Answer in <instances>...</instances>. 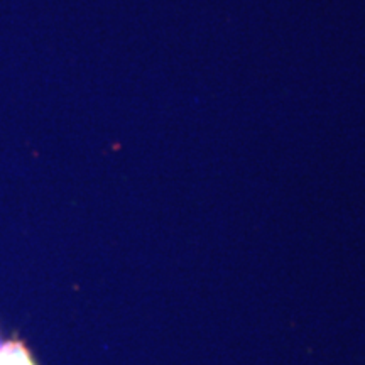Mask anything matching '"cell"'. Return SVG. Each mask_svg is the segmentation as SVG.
Here are the masks:
<instances>
[{
    "instance_id": "cell-1",
    "label": "cell",
    "mask_w": 365,
    "mask_h": 365,
    "mask_svg": "<svg viewBox=\"0 0 365 365\" xmlns=\"http://www.w3.org/2000/svg\"><path fill=\"white\" fill-rule=\"evenodd\" d=\"M0 365H38L24 341L9 340L4 341L0 349Z\"/></svg>"
},
{
    "instance_id": "cell-2",
    "label": "cell",
    "mask_w": 365,
    "mask_h": 365,
    "mask_svg": "<svg viewBox=\"0 0 365 365\" xmlns=\"http://www.w3.org/2000/svg\"><path fill=\"white\" fill-rule=\"evenodd\" d=\"M2 344H4V341H2V340H0V346H2Z\"/></svg>"
}]
</instances>
